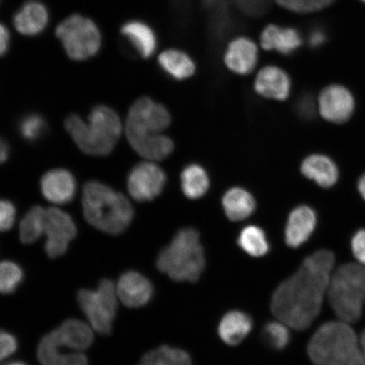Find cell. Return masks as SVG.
I'll return each instance as SVG.
<instances>
[{"label":"cell","instance_id":"9c48e42d","mask_svg":"<svg viewBox=\"0 0 365 365\" xmlns=\"http://www.w3.org/2000/svg\"><path fill=\"white\" fill-rule=\"evenodd\" d=\"M170 123V113L163 105L148 97L140 98L132 105L128 113L127 138L162 133Z\"/></svg>","mask_w":365,"mask_h":365},{"label":"cell","instance_id":"52a82bcc","mask_svg":"<svg viewBox=\"0 0 365 365\" xmlns=\"http://www.w3.org/2000/svg\"><path fill=\"white\" fill-rule=\"evenodd\" d=\"M57 38L68 57L84 61L93 58L102 46V34L96 23L88 17L75 14L57 26Z\"/></svg>","mask_w":365,"mask_h":365},{"label":"cell","instance_id":"4fadbf2b","mask_svg":"<svg viewBox=\"0 0 365 365\" xmlns=\"http://www.w3.org/2000/svg\"><path fill=\"white\" fill-rule=\"evenodd\" d=\"M258 58L257 43L247 36H240L228 43L223 61L230 71L237 75L246 76L255 70Z\"/></svg>","mask_w":365,"mask_h":365},{"label":"cell","instance_id":"ba28073f","mask_svg":"<svg viewBox=\"0 0 365 365\" xmlns=\"http://www.w3.org/2000/svg\"><path fill=\"white\" fill-rule=\"evenodd\" d=\"M118 294L115 284L109 279L100 282L96 290L82 289L77 300L91 327L99 334H110L116 317Z\"/></svg>","mask_w":365,"mask_h":365},{"label":"cell","instance_id":"83f0119b","mask_svg":"<svg viewBox=\"0 0 365 365\" xmlns=\"http://www.w3.org/2000/svg\"><path fill=\"white\" fill-rule=\"evenodd\" d=\"M180 179L182 193L190 200L202 198L210 188L208 173L199 164H190L185 167Z\"/></svg>","mask_w":365,"mask_h":365},{"label":"cell","instance_id":"30bf717a","mask_svg":"<svg viewBox=\"0 0 365 365\" xmlns=\"http://www.w3.org/2000/svg\"><path fill=\"white\" fill-rule=\"evenodd\" d=\"M167 175L161 167L153 162L136 164L128 175L127 187L132 198L148 202L163 192Z\"/></svg>","mask_w":365,"mask_h":365},{"label":"cell","instance_id":"e575fe53","mask_svg":"<svg viewBox=\"0 0 365 365\" xmlns=\"http://www.w3.org/2000/svg\"><path fill=\"white\" fill-rule=\"evenodd\" d=\"M16 209L10 200H0V232L10 230L16 220Z\"/></svg>","mask_w":365,"mask_h":365},{"label":"cell","instance_id":"d590c367","mask_svg":"<svg viewBox=\"0 0 365 365\" xmlns=\"http://www.w3.org/2000/svg\"><path fill=\"white\" fill-rule=\"evenodd\" d=\"M17 341L11 333L0 331V360L6 359L16 352Z\"/></svg>","mask_w":365,"mask_h":365},{"label":"cell","instance_id":"cb8c5ba5","mask_svg":"<svg viewBox=\"0 0 365 365\" xmlns=\"http://www.w3.org/2000/svg\"><path fill=\"white\" fill-rule=\"evenodd\" d=\"M253 328V321L248 314L232 310L227 312L218 326V335L228 346H237L243 341Z\"/></svg>","mask_w":365,"mask_h":365},{"label":"cell","instance_id":"277c9868","mask_svg":"<svg viewBox=\"0 0 365 365\" xmlns=\"http://www.w3.org/2000/svg\"><path fill=\"white\" fill-rule=\"evenodd\" d=\"M308 354L316 365H365L357 335L342 321L319 327L309 342Z\"/></svg>","mask_w":365,"mask_h":365},{"label":"cell","instance_id":"1f68e13d","mask_svg":"<svg viewBox=\"0 0 365 365\" xmlns=\"http://www.w3.org/2000/svg\"><path fill=\"white\" fill-rule=\"evenodd\" d=\"M289 328L290 327L281 321L267 323L262 331L264 344L275 350L284 349L290 341Z\"/></svg>","mask_w":365,"mask_h":365},{"label":"cell","instance_id":"ab89813d","mask_svg":"<svg viewBox=\"0 0 365 365\" xmlns=\"http://www.w3.org/2000/svg\"><path fill=\"white\" fill-rule=\"evenodd\" d=\"M11 43V34L7 27L0 23V57L8 52Z\"/></svg>","mask_w":365,"mask_h":365},{"label":"cell","instance_id":"d6986e66","mask_svg":"<svg viewBox=\"0 0 365 365\" xmlns=\"http://www.w3.org/2000/svg\"><path fill=\"white\" fill-rule=\"evenodd\" d=\"M259 43L267 51H276L287 56L294 53L300 47L302 38L293 27L270 24L262 30Z\"/></svg>","mask_w":365,"mask_h":365},{"label":"cell","instance_id":"74e56055","mask_svg":"<svg viewBox=\"0 0 365 365\" xmlns=\"http://www.w3.org/2000/svg\"><path fill=\"white\" fill-rule=\"evenodd\" d=\"M297 111H298L299 115L304 118H312L314 116V111H316V107L312 97L309 96H304L297 103Z\"/></svg>","mask_w":365,"mask_h":365},{"label":"cell","instance_id":"d4e9b609","mask_svg":"<svg viewBox=\"0 0 365 365\" xmlns=\"http://www.w3.org/2000/svg\"><path fill=\"white\" fill-rule=\"evenodd\" d=\"M128 140L137 153L150 161H161L175 149L173 141L162 133L131 137Z\"/></svg>","mask_w":365,"mask_h":365},{"label":"cell","instance_id":"7bdbcfd3","mask_svg":"<svg viewBox=\"0 0 365 365\" xmlns=\"http://www.w3.org/2000/svg\"><path fill=\"white\" fill-rule=\"evenodd\" d=\"M10 155V147L6 140L0 138V164L6 162Z\"/></svg>","mask_w":365,"mask_h":365},{"label":"cell","instance_id":"9a60e30c","mask_svg":"<svg viewBox=\"0 0 365 365\" xmlns=\"http://www.w3.org/2000/svg\"><path fill=\"white\" fill-rule=\"evenodd\" d=\"M40 185L45 199L58 205L70 203L74 199L77 190L74 175L63 168L46 173Z\"/></svg>","mask_w":365,"mask_h":365},{"label":"cell","instance_id":"2e32d148","mask_svg":"<svg viewBox=\"0 0 365 365\" xmlns=\"http://www.w3.org/2000/svg\"><path fill=\"white\" fill-rule=\"evenodd\" d=\"M317 225V215L308 205L297 207L289 214L285 227V242L290 248L300 247L312 237Z\"/></svg>","mask_w":365,"mask_h":365},{"label":"cell","instance_id":"7a4b0ae2","mask_svg":"<svg viewBox=\"0 0 365 365\" xmlns=\"http://www.w3.org/2000/svg\"><path fill=\"white\" fill-rule=\"evenodd\" d=\"M82 208L91 226L112 235L125 232L134 218L133 207L124 195L96 180L84 186Z\"/></svg>","mask_w":365,"mask_h":365},{"label":"cell","instance_id":"60d3db41","mask_svg":"<svg viewBox=\"0 0 365 365\" xmlns=\"http://www.w3.org/2000/svg\"><path fill=\"white\" fill-rule=\"evenodd\" d=\"M334 1V0H305L307 13L322 10Z\"/></svg>","mask_w":365,"mask_h":365},{"label":"cell","instance_id":"5bb4252c","mask_svg":"<svg viewBox=\"0 0 365 365\" xmlns=\"http://www.w3.org/2000/svg\"><path fill=\"white\" fill-rule=\"evenodd\" d=\"M116 289L118 298L130 308L144 307L153 299L154 294L152 282L143 274L134 271L123 274Z\"/></svg>","mask_w":365,"mask_h":365},{"label":"cell","instance_id":"f6af8a7d","mask_svg":"<svg viewBox=\"0 0 365 365\" xmlns=\"http://www.w3.org/2000/svg\"><path fill=\"white\" fill-rule=\"evenodd\" d=\"M360 344H361L360 346H361L364 357L365 359V329L362 332L361 339H360Z\"/></svg>","mask_w":365,"mask_h":365},{"label":"cell","instance_id":"ffe728a7","mask_svg":"<svg viewBox=\"0 0 365 365\" xmlns=\"http://www.w3.org/2000/svg\"><path fill=\"white\" fill-rule=\"evenodd\" d=\"M300 170L307 179L322 188H331L339 179V170L333 160L323 154H312L301 163Z\"/></svg>","mask_w":365,"mask_h":365},{"label":"cell","instance_id":"d6a6232c","mask_svg":"<svg viewBox=\"0 0 365 365\" xmlns=\"http://www.w3.org/2000/svg\"><path fill=\"white\" fill-rule=\"evenodd\" d=\"M18 130L23 139L29 143H35L47 132L48 125L40 114L31 113L21 118Z\"/></svg>","mask_w":365,"mask_h":365},{"label":"cell","instance_id":"6da1fadb","mask_svg":"<svg viewBox=\"0 0 365 365\" xmlns=\"http://www.w3.org/2000/svg\"><path fill=\"white\" fill-rule=\"evenodd\" d=\"M335 255L330 250L317 251L304 259L299 270L274 292L272 312L278 321L303 331L319 316L329 289Z\"/></svg>","mask_w":365,"mask_h":365},{"label":"cell","instance_id":"836d02e7","mask_svg":"<svg viewBox=\"0 0 365 365\" xmlns=\"http://www.w3.org/2000/svg\"><path fill=\"white\" fill-rule=\"evenodd\" d=\"M24 277L22 269L15 262H0V294H10L20 286Z\"/></svg>","mask_w":365,"mask_h":365},{"label":"cell","instance_id":"f1b7e54d","mask_svg":"<svg viewBox=\"0 0 365 365\" xmlns=\"http://www.w3.org/2000/svg\"><path fill=\"white\" fill-rule=\"evenodd\" d=\"M238 245L245 252L255 258L264 257L270 250L266 232L255 225L245 227L241 230Z\"/></svg>","mask_w":365,"mask_h":365},{"label":"cell","instance_id":"8992f818","mask_svg":"<svg viewBox=\"0 0 365 365\" xmlns=\"http://www.w3.org/2000/svg\"><path fill=\"white\" fill-rule=\"evenodd\" d=\"M327 294L333 312L341 321L357 322L365 304V267L342 264L331 276Z\"/></svg>","mask_w":365,"mask_h":365},{"label":"cell","instance_id":"3957f363","mask_svg":"<svg viewBox=\"0 0 365 365\" xmlns=\"http://www.w3.org/2000/svg\"><path fill=\"white\" fill-rule=\"evenodd\" d=\"M66 128L77 147L91 156H107L115 148L122 131L120 116L104 105L91 109L88 123L72 114L66 120Z\"/></svg>","mask_w":365,"mask_h":365},{"label":"cell","instance_id":"b9f144b4","mask_svg":"<svg viewBox=\"0 0 365 365\" xmlns=\"http://www.w3.org/2000/svg\"><path fill=\"white\" fill-rule=\"evenodd\" d=\"M309 41V44L312 45L313 48H317L325 43L326 35L321 30H316L310 34Z\"/></svg>","mask_w":365,"mask_h":365},{"label":"cell","instance_id":"7c38bea8","mask_svg":"<svg viewBox=\"0 0 365 365\" xmlns=\"http://www.w3.org/2000/svg\"><path fill=\"white\" fill-rule=\"evenodd\" d=\"M355 100L352 93L345 86L331 85L323 89L318 100L319 114L324 120L342 124L352 117Z\"/></svg>","mask_w":365,"mask_h":365},{"label":"cell","instance_id":"bcb514c9","mask_svg":"<svg viewBox=\"0 0 365 365\" xmlns=\"http://www.w3.org/2000/svg\"><path fill=\"white\" fill-rule=\"evenodd\" d=\"M8 365H27V364H26L24 363H21V362H14L10 364H8Z\"/></svg>","mask_w":365,"mask_h":365},{"label":"cell","instance_id":"7dc6e473","mask_svg":"<svg viewBox=\"0 0 365 365\" xmlns=\"http://www.w3.org/2000/svg\"><path fill=\"white\" fill-rule=\"evenodd\" d=\"M362 1L365 2V0H362Z\"/></svg>","mask_w":365,"mask_h":365},{"label":"cell","instance_id":"603a6c76","mask_svg":"<svg viewBox=\"0 0 365 365\" xmlns=\"http://www.w3.org/2000/svg\"><path fill=\"white\" fill-rule=\"evenodd\" d=\"M38 358L42 365H88V358L81 352L66 353L53 333L41 340Z\"/></svg>","mask_w":365,"mask_h":365},{"label":"cell","instance_id":"484cf974","mask_svg":"<svg viewBox=\"0 0 365 365\" xmlns=\"http://www.w3.org/2000/svg\"><path fill=\"white\" fill-rule=\"evenodd\" d=\"M222 205L225 215L232 222L243 221L255 212L257 202L248 190L234 187L222 196Z\"/></svg>","mask_w":365,"mask_h":365},{"label":"cell","instance_id":"44dd1931","mask_svg":"<svg viewBox=\"0 0 365 365\" xmlns=\"http://www.w3.org/2000/svg\"><path fill=\"white\" fill-rule=\"evenodd\" d=\"M121 34L143 58L152 57L158 48L157 35L147 23L130 21L121 26Z\"/></svg>","mask_w":365,"mask_h":365},{"label":"cell","instance_id":"ac0fdd59","mask_svg":"<svg viewBox=\"0 0 365 365\" xmlns=\"http://www.w3.org/2000/svg\"><path fill=\"white\" fill-rule=\"evenodd\" d=\"M49 21V12L38 0L23 4L13 18V25L21 35L34 36L43 33Z\"/></svg>","mask_w":365,"mask_h":365},{"label":"cell","instance_id":"7402d4cb","mask_svg":"<svg viewBox=\"0 0 365 365\" xmlns=\"http://www.w3.org/2000/svg\"><path fill=\"white\" fill-rule=\"evenodd\" d=\"M52 333L63 348L75 350L76 352L89 348L93 341V333L91 327L79 319H67Z\"/></svg>","mask_w":365,"mask_h":365},{"label":"cell","instance_id":"f546056e","mask_svg":"<svg viewBox=\"0 0 365 365\" xmlns=\"http://www.w3.org/2000/svg\"><path fill=\"white\" fill-rule=\"evenodd\" d=\"M46 212H47V210L39 207V205H35L22 218L19 228V235L23 244H34L43 234L46 225Z\"/></svg>","mask_w":365,"mask_h":365},{"label":"cell","instance_id":"e0dca14e","mask_svg":"<svg viewBox=\"0 0 365 365\" xmlns=\"http://www.w3.org/2000/svg\"><path fill=\"white\" fill-rule=\"evenodd\" d=\"M291 86L289 74L275 66L262 68L254 82V88L259 95L278 101H284L289 97Z\"/></svg>","mask_w":365,"mask_h":365},{"label":"cell","instance_id":"4316f807","mask_svg":"<svg viewBox=\"0 0 365 365\" xmlns=\"http://www.w3.org/2000/svg\"><path fill=\"white\" fill-rule=\"evenodd\" d=\"M158 65L164 73L177 81L189 79L196 70L192 58L177 48L164 50L158 56Z\"/></svg>","mask_w":365,"mask_h":365},{"label":"cell","instance_id":"8d00e7d4","mask_svg":"<svg viewBox=\"0 0 365 365\" xmlns=\"http://www.w3.org/2000/svg\"><path fill=\"white\" fill-rule=\"evenodd\" d=\"M351 247L356 259L365 266V230L355 232L351 241Z\"/></svg>","mask_w":365,"mask_h":365},{"label":"cell","instance_id":"f35d334b","mask_svg":"<svg viewBox=\"0 0 365 365\" xmlns=\"http://www.w3.org/2000/svg\"><path fill=\"white\" fill-rule=\"evenodd\" d=\"M285 10L295 13H307L304 0H274Z\"/></svg>","mask_w":365,"mask_h":365},{"label":"cell","instance_id":"5b68a950","mask_svg":"<svg viewBox=\"0 0 365 365\" xmlns=\"http://www.w3.org/2000/svg\"><path fill=\"white\" fill-rule=\"evenodd\" d=\"M158 270L175 282H195L205 270V257L200 235L193 227L182 228L157 259Z\"/></svg>","mask_w":365,"mask_h":365},{"label":"cell","instance_id":"4dcf8cb0","mask_svg":"<svg viewBox=\"0 0 365 365\" xmlns=\"http://www.w3.org/2000/svg\"><path fill=\"white\" fill-rule=\"evenodd\" d=\"M139 365H193L185 351L161 346L145 354Z\"/></svg>","mask_w":365,"mask_h":365},{"label":"cell","instance_id":"8fae6325","mask_svg":"<svg viewBox=\"0 0 365 365\" xmlns=\"http://www.w3.org/2000/svg\"><path fill=\"white\" fill-rule=\"evenodd\" d=\"M76 232V223L68 213L58 208L48 209L44 232L47 235L45 251L48 257L56 259L65 255Z\"/></svg>","mask_w":365,"mask_h":365},{"label":"cell","instance_id":"ee69618b","mask_svg":"<svg viewBox=\"0 0 365 365\" xmlns=\"http://www.w3.org/2000/svg\"><path fill=\"white\" fill-rule=\"evenodd\" d=\"M358 190L360 195H361L362 198L365 200V173L359 178L358 182Z\"/></svg>","mask_w":365,"mask_h":365}]
</instances>
